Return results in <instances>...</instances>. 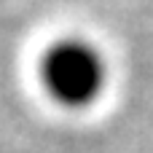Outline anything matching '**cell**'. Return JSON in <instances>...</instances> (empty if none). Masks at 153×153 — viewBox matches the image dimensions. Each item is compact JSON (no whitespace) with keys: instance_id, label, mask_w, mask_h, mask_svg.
Returning a JSON list of instances; mask_svg holds the SVG:
<instances>
[{"instance_id":"1","label":"cell","mask_w":153,"mask_h":153,"mask_svg":"<svg viewBox=\"0 0 153 153\" xmlns=\"http://www.w3.org/2000/svg\"><path fill=\"white\" fill-rule=\"evenodd\" d=\"M38 81L54 105L65 110H89L110 86V62L94 40L65 35L43 48Z\"/></svg>"}]
</instances>
